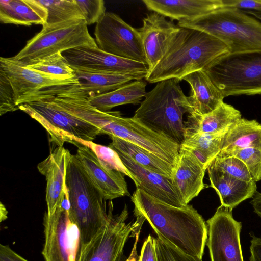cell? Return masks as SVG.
Returning a JSON list of instances; mask_svg holds the SVG:
<instances>
[{"instance_id": "6da1fadb", "label": "cell", "mask_w": 261, "mask_h": 261, "mask_svg": "<svg viewBox=\"0 0 261 261\" xmlns=\"http://www.w3.org/2000/svg\"><path fill=\"white\" fill-rule=\"evenodd\" d=\"M134 215L146 220L154 231L183 253L202 258L207 240L206 224L192 205L177 207L137 188L131 197Z\"/></svg>"}, {"instance_id": "7a4b0ae2", "label": "cell", "mask_w": 261, "mask_h": 261, "mask_svg": "<svg viewBox=\"0 0 261 261\" xmlns=\"http://www.w3.org/2000/svg\"><path fill=\"white\" fill-rule=\"evenodd\" d=\"M230 53L228 46L218 38L199 30L181 28L167 52L148 73L150 83L171 79L181 81L187 75L205 70Z\"/></svg>"}, {"instance_id": "3957f363", "label": "cell", "mask_w": 261, "mask_h": 261, "mask_svg": "<svg viewBox=\"0 0 261 261\" xmlns=\"http://www.w3.org/2000/svg\"><path fill=\"white\" fill-rule=\"evenodd\" d=\"M80 84L76 77L67 79L24 66L10 58H0V115L20 106L67 92Z\"/></svg>"}, {"instance_id": "277c9868", "label": "cell", "mask_w": 261, "mask_h": 261, "mask_svg": "<svg viewBox=\"0 0 261 261\" xmlns=\"http://www.w3.org/2000/svg\"><path fill=\"white\" fill-rule=\"evenodd\" d=\"M65 184L70 204L69 216L80 232L79 253L106 224L109 217L107 200L86 174L76 155L69 151Z\"/></svg>"}, {"instance_id": "5b68a950", "label": "cell", "mask_w": 261, "mask_h": 261, "mask_svg": "<svg viewBox=\"0 0 261 261\" xmlns=\"http://www.w3.org/2000/svg\"><path fill=\"white\" fill-rule=\"evenodd\" d=\"M175 79L164 80L147 92L133 116L179 145L184 140L186 127L184 115L192 109Z\"/></svg>"}, {"instance_id": "8992f818", "label": "cell", "mask_w": 261, "mask_h": 261, "mask_svg": "<svg viewBox=\"0 0 261 261\" xmlns=\"http://www.w3.org/2000/svg\"><path fill=\"white\" fill-rule=\"evenodd\" d=\"M177 25L218 38L230 53L261 50V22L242 10L223 8L194 20L179 21Z\"/></svg>"}, {"instance_id": "52a82bcc", "label": "cell", "mask_w": 261, "mask_h": 261, "mask_svg": "<svg viewBox=\"0 0 261 261\" xmlns=\"http://www.w3.org/2000/svg\"><path fill=\"white\" fill-rule=\"evenodd\" d=\"M204 71L225 97L261 94V50L230 53Z\"/></svg>"}, {"instance_id": "ba28073f", "label": "cell", "mask_w": 261, "mask_h": 261, "mask_svg": "<svg viewBox=\"0 0 261 261\" xmlns=\"http://www.w3.org/2000/svg\"><path fill=\"white\" fill-rule=\"evenodd\" d=\"M97 46L88 32L84 19L43 26L40 32L28 40L12 59L27 66L55 54L80 46Z\"/></svg>"}, {"instance_id": "9c48e42d", "label": "cell", "mask_w": 261, "mask_h": 261, "mask_svg": "<svg viewBox=\"0 0 261 261\" xmlns=\"http://www.w3.org/2000/svg\"><path fill=\"white\" fill-rule=\"evenodd\" d=\"M19 109L39 122L57 146H63L65 142L92 141L102 135L98 127L68 113L49 98L22 105Z\"/></svg>"}, {"instance_id": "30bf717a", "label": "cell", "mask_w": 261, "mask_h": 261, "mask_svg": "<svg viewBox=\"0 0 261 261\" xmlns=\"http://www.w3.org/2000/svg\"><path fill=\"white\" fill-rule=\"evenodd\" d=\"M113 205L109 203L106 224L78 254L76 261H122L125 244L136 223H127V206L120 214L113 215Z\"/></svg>"}, {"instance_id": "8fae6325", "label": "cell", "mask_w": 261, "mask_h": 261, "mask_svg": "<svg viewBox=\"0 0 261 261\" xmlns=\"http://www.w3.org/2000/svg\"><path fill=\"white\" fill-rule=\"evenodd\" d=\"M94 35L96 44L101 50L147 66L138 30L125 22L118 15L106 12L96 23Z\"/></svg>"}, {"instance_id": "7c38bea8", "label": "cell", "mask_w": 261, "mask_h": 261, "mask_svg": "<svg viewBox=\"0 0 261 261\" xmlns=\"http://www.w3.org/2000/svg\"><path fill=\"white\" fill-rule=\"evenodd\" d=\"M62 55L72 67L91 72L125 75L135 81L145 79L148 71L145 64L112 55L97 46H80L63 51Z\"/></svg>"}, {"instance_id": "4fadbf2b", "label": "cell", "mask_w": 261, "mask_h": 261, "mask_svg": "<svg viewBox=\"0 0 261 261\" xmlns=\"http://www.w3.org/2000/svg\"><path fill=\"white\" fill-rule=\"evenodd\" d=\"M45 243L42 254L45 261H76L80 232L62 206L51 216L44 217Z\"/></svg>"}, {"instance_id": "5bb4252c", "label": "cell", "mask_w": 261, "mask_h": 261, "mask_svg": "<svg viewBox=\"0 0 261 261\" xmlns=\"http://www.w3.org/2000/svg\"><path fill=\"white\" fill-rule=\"evenodd\" d=\"M206 225L211 261H244L240 242L242 223L233 218L232 211L221 205Z\"/></svg>"}, {"instance_id": "9a60e30c", "label": "cell", "mask_w": 261, "mask_h": 261, "mask_svg": "<svg viewBox=\"0 0 261 261\" xmlns=\"http://www.w3.org/2000/svg\"><path fill=\"white\" fill-rule=\"evenodd\" d=\"M181 28L173 21L155 12L147 14L143 19L142 26L138 29L148 71L162 59L174 41Z\"/></svg>"}, {"instance_id": "2e32d148", "label": "cell", "mask_w": 261, "mask_h": 261, "mask_svg": "<svg viewBox=\"0 0 261 261\" xmlns=\"http://www.w3.org/2000/svg\"><path fill=\"white\" fill-rule=\"evenodd\" d=\"M75 154L84 171L103 193L106 200L130 196L124 175L105 165L87 146L74 142Z\"/></svg>"}, {"instance_id": "e0dca14e", "label": "cell", "mask_w": 261, "mask_h": 261, "mask_svg": "<svg viewBox=\"0 0 261 261\" xmlns=\"http://www.w3.org/2000/svg\"><path fill=\"white\" fill-rule=\"evenodd\" d=\"M117 152L129 171L132 179L137 188L171 205L177 207L186 205L172 180L148 170L129 157L119 152Z\"/></svg>"}, {"instance_id": "ac0fdd59", "label": "cell", "mask_w": 261, "mask_h": 261, "mask_svg": "<svg viewBox=\"0 0 261 261\" xmlns=\"http://www.w3.org/2000/svg\"><path fill=\"white\" fill-rule=\"evenodd\" d=\"M68 151L63 146H57L37 165L39 172L46 180V213L49 216L62 206L67 193L65 175Z\"/></svg>"}, {"instance_id": "d6986e66", "label": "cell", "mask_w": 261, "mask_h": 261, "mask_svg": "<svg viewBox=\"0 0 261 261\" xmlns=\"http://www.w3.org/2000/svg\"><path fill=\"white\" fill-rule=\"evenodd\" d=\"M206 170L195 155L179 148V159L172 181L185 205L205 188L203 178Z\"/></svg>"}, {"instance_id": "ffe728a7", "label": "cell", "mask_w": 261, "mask_h": 261, "mask_svg": "<svg viewBox=\"0 0 261 261\" xmlns=\"http://www.w3.org/2000/svg\"><path fill=\"white\" fill-rule=\"evenodd\" d=\"M146 8L171 20L196 19L224 8L222 0H143Z\"/></svg>"}, {"instance_id": "44dd1931", "label": "cell", "mask_w": 261, "mask_h": 261, "mask_svg": "<svg viewBox=\"0 0 261 261\" xmlns=\"http://www.w3.org/2000/svg\"><path fill=\"white\" fill-rule=\"evenodd\" d=\"M207 170L210 187L219 196L221 205L230 211L256 193L257 187L254 181L239 179L210 165Z\"/></svg>"}, {"instance_id": "7402d4cb", "label": "cell", "mask_w": 261, "mask_h": 261, "mask_svg": "<svg viewBox=\"0 0 261 261\" xmlns=\"http://www.w3.org/2000/svg\"><path fill=\"white\" fill-rule=\"evenodd\" d=\"M242 118L241 112L232 106L222 102L211 112L200 115L192 112L184 121L185 132L222 134L226 133L231 125Z\"/></svg>"}, {"instance_id": "603a6c76", "label": "cell", "mask_w": 261, "mask_h": 261, "mask_svg": "<svg viewBox=\"0 0 261 261\" xmlns=\"http://www.w3.org/2000/svg\"><path fill=\"white\" fill-rule=\"evenodd\" d=\"M182 80L188 82L191 88V95L188 99L192 109V112L204 115L214 110L223 102L225 97L205 71L191 73Z\"/></svg>"}, {"instance_id": "cb8c5ba5", "label": "cell", "mask_w": 261, "mask_h": 261, "mask_svg": "<svg viewBox=\"0 0 261 261\" xmlns=\"http://www.w3.org/2000/svg\"><path fill=\"white\" fill-rule=\"evenodd\" d=\"M71 67L80 81V84L73 89L72 93L79 97L89 98L106 93L134 80L125 75L91 72L79 67Z\"/></svg>"}, {"instance_id": "d4e9b609", "label": "cell", "mask_w": 261, "mask_h": 261, "mask_svg": "<svg viewBox=\"0 0 261 261\" xmlns=\"http://www.w3.org/2000/svg\"><path fill=\"white\" fill-rule=\"evenodd\" d=\"M47 16V10L37 0L0 1V21L3 23L43 25Z\"/></svg>"}, {"instance_id": "484cf974", "label": "cell", "mask_w": 261, "mask_h": 261, "mask_svg": "<svg viewBox=\"0 0 261 261\" xmlns=\"http://www.w3.org/2000/svg\"><path fill=\"white\" fill-rule=\"evenodd\" d=\"M248 147L261 149V124L242 118L225 134L219 156H231L237 151Z\"/></svg>"}, {"instance_id": "4316f807", "label": "cell", "mask_w": 261, "mask_h": 261, "mask_svg": "<svg viewBox=\"0 0 261 261\" xmlns=\"http://www.w3.org/2000/svg\"><path fill=\"white\" fill-rule=\"evenodd\" d=\"M146 83L135 81L111 92L88 98L89 103L96 109L109 111L114 107L126 104H139L145 97Z\"/></svg>"}, {"instance_id": "83f0119b", "label": "cell", "mask_w": 261, "mask_h": 261, "mask_svg": "<svg viewBox=\"0 0 261 261\" xmlns=\"http://www.w3.org/2000/svg\"><path fill=\"white\" fill-rule=\"evenodd\" d=\"M108 146L125 155L142 167L172 179L174 167L149 151L115 136Z\"/></svg>"}, {"instance_id": "f1b7e54d", "label": "cell", "mask_w": 261, "mask_h": 261, "mask_svg": "<svg viewBox=\"0 0 261 261\" xmlns=\"http://www.w3.org/2000/svg\"><path fill=\"white\" fill-rule=\"evenodd\" d=\"M226 133L208 134L185 132L179 148L192 153L207 169L220 152Z\"/></svg>"}, {"instance_id": "f546056e", "label": "cell", "mask_w": 261, "mask_h": 261, "mask_svg": "<svg viewBox=\"0 0 261 261\" xmlns=\"http://www.w3.org/2000/svg\"><path fill=\"white\" fill-rule=\"evenodd\" d=\"M48 12L43 26L59 24L76 19H84L75 0H37Z\"/></svg>"}, {"instance_id": "4dcf8cb0", "label": "cell", "mask_w": 261, "mask_h": 261, "mask_svg": "<svg viewBox=\"0 0 261 261\" xmlns=\"http://www.w3.org/2000/svg\"><path fill=\"white\" fill-rule=\"evenodd\" d=\"M26 67L48 74L67 79L76 77L74 70L59 52Z\"/></svg>"}, {"instance_id": "1f68e13d", "label": "cell", "mask_w": 261, "mask_h": 261, "mask_svg": "<svg viewBox=\"0 0 261 261\" xmlns=\"http://www.w3.org/2000/svg\"><path fill=\"white\" fill-rule=\"evenodd\" d=\"M80 144L87 146L96 154L98 159L111 169L122 173L132 179L128 170L124 166L117 152L109 146L98 144L92 141H77Z\"/></svg>"}, {"instance_id": "d6a6232c", "label": "cell", "mask_w": 261, "mask_h": 261, "mask_svg": "<svg viewBox=\"0 0 261 261\" xmlns=\"http://www.w3.org/2000/svg\"><path fill=\"white\" fill-rule=\"evenodd\" d=\"M210 165L239 179L253 181L246 166L236 157L217 155Z\"/></svg>"}, {"instance_id": "836d02e7", "label": "cell", "mask_w": 261, "mask_h": 261, "mask_svg": "<svg viewBox=\"0 0 261 261\" xmlns=\"http://www.w3.org/2000/svg\"><path fill=\"white\" fill-rule=\"evenodd\" d=\"M154 242L158 261H202L183 253L160 237L155 239Z\"/></svg>"}, {"instance_id": "e575fe53", "label": "cell", "mask_w": 261, "mask_h": 261, "mask_svg": "<svg viewBox=\"0 0 261 261\" xmlns=\"http://www.w3.org/2000/svg\"><path fill=\"white\" fill-rule=\"evenodd\" d=\"M231 156L241 160L246 166L252 180H261V149L248 147L234 152Z\"/></svg>"}, {"instance_id": "d590c367", "label": "cell", "mask_w": 261, "mask_h": 261, "mask_svg": "<svg viewBox=\"0 0 261 261\" xmlns=\"http://www.w3.org/2000/svg\"><path fill=\"white\" fill-rule=\"evenodd\" d=\"M87 25L97 23L106 13L102 0H75Z\"/></svg>"}, {"instance_id": "8d00e7d4", "label": "cell", "mask_w": 261, "mask_h": 261, "mask_svg": "<svg viewBox=\"0 0 261 261\" xmlns=\"http://www.w3.org/2000/svg\"><path fill=\"white\" fill-rule=\"evenodd\" d=\"M224 8L261 11V0H222Z\"/></svg>"}, {"instance_id": "74e56055", "label": "cell", "mask_w": 261, "mask_h": 261, "mask_svg": "<svg viewBox=\"0 0 261 261\" xmlns=\"http://www.w3.org/2000/svg\"><path fill=\"white\" fill-rule=\"evenodd\" d=\"M153 237L149 235L144 242L138 261H158Z\"/></svg>"}, {"instance_id": "f35d334b", "label": "cell", "mask_w": 261, "mask_h": 261, "mask_svg": "<svg viewBox=\"0 0 261 261\" xmlns=\"http://www.w3.org/2000/svg\"><path fill=\"white\" fill-rule=\"evenodd\" d=\"M250 236L251 240L249 261H261V238L255 236L252 232L250 233Z\"/></svg>"}, {"instance_id": "ab89813d", "label": "cell", "mask_w": 261, "mask_h": 261, "mask_svg": "<svg viewBox=\"0 0 261 261\" xmlns=\"http://www.w3.org/2000/svg\"><path fill=\"white\" fill-rule=\"evenodd\" d=\"M0 261H28L18 255L8 245H0Z\"/></svg>"}, {"instance_id": "60d3db41", "label": "cell", "mask_w": 261, "mask_h": 261, "mask_svg": "<svg viewBox=\"0 0 261 261\" xmlns=\"http://www.w3.org/2000/svg\"><path fill=\"white\" fill-rule=\"evenodd\" d=\"M254 212L261 218V192H257L250 201Z\"/></svg>"}, {"instance_id": "b9f144b4", "label": "cell", "mask_w": 261, "mask_h": 261, "mask_svg": "<svg viewBox=\"0 0 261 261\" xmlns=\"http://www.w3.org/2000/svg\"><path fill=\"white\" fill-rule=\"evenodd\" d=\"M242 10L245 13L253 16L261 22V11Z\"/></svg>"}, {"instance_id": "7bdbcfd3", "label": "cell", "mask_w": 261, "mask_h": 261, "mask_svg": "<svg viewBox=\"0 0 261 261\" xmlns=\"http://www.w3.org/2000/svg\"><path fill=\"white\" fill-rule=\"evenodd\" d=\"M134 253L135 252L132 253L130 255L129 258L126 261H138V260H136V257H135L136 253Z\"/></svg>"}]
</instances>
